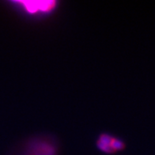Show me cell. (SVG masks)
Segmentation results:
<instances>
[{
    "label": "cell",
    "mask_w": 155,
    "mask_h": 155,
    "mask_svg": "<svg viewBox=\"0 0 155 155\" xmlns=\"http://www.w3.org/2000/svg\"><path fill=\"white\" fill-rule=\"evenodd\" d=\"M97 147L101 152L114 153L124 148V143L118 138L108 134H102L98 138Z\"/></svg>",
    "instance_id": "obj_1"
},
{
    "label": "cell",
    "mask_w": 155,
    "mask_h": 155,
    "mask_svg": "<svg viewBox=\"0 0 155 155\" xmlns=\"http://www.w3.org/2000/svg\"><path fill=\"white\" fill-rule=\"evenodd\" d=\"M25 155H55V150L49 143L37 142L28 147Z\"/></svg>",
    "instance_id": "obj_3"
},
{
    "label": "cell",
    "mask_w": 155,
    "mask_h": 155,
    "mask_svg": "<svg viewBox=\"0 0 155 155\" xmlns=\"http://www.w3.org/2000/svg\"><path fill=\"white\" fill-rule=\"evenodd\" d=\"M25 12L29 15L48 14L51 12L56 7V2L54 1H30V2H18Z\"/></svg>",
    "instance_id": "obj_2"
}]
</instances>
